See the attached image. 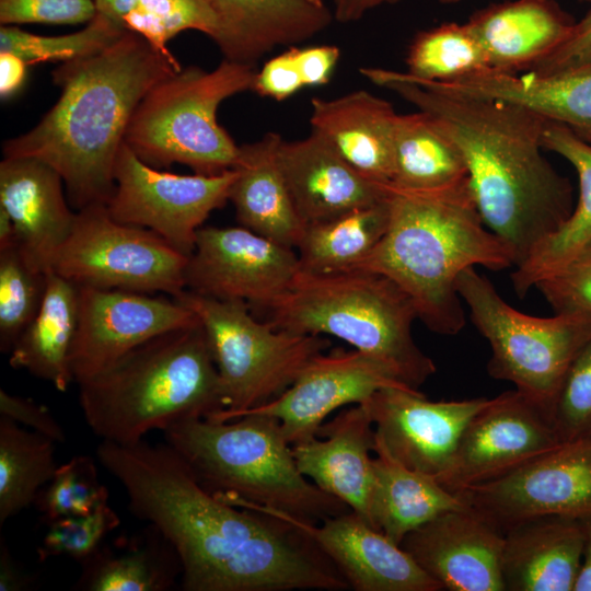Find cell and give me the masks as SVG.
Listing matches in <instances>:
<instances>
[{"label": "cell", "instance_id": "836d02e7", "mask_svg": "<svg viewBox=\"0 0 591 591\" xmlns=\"http://www.w3.org/2000/svg\"><path fill=\"white\" fill-rule=\"evenodd\" d=\"M466 179L459 148L431 116L421 111L398 115L390 184L409 190H437Z\"/></svg>", "mask_w": 591, "mask_h": 591}, {"label": "cell", "instance_id": "7402d4cb", "mask_svg": "<svg viewBox=\"0 0 591 591\" xmlns=\"http://www.w3.org/2000/svg\"><path fill=\"white\" fill-rule=\"evenodd\" d=\"M374 444L369 412L357 404L324 421L316 438L291 447L297 466L308 479L371 525Z\"/></svg>", "mask_w": 591, "mask_h": 591}, {"label": "cell", "instance_id": "8992f818", "mask_svg": "<svg viewBox=\"0 0 591 591\" xmlns=\"http://www.w3.org/2000/svg\"><path fill=\"white\" fill-rule=\"evenodd\" d=\"M256 311L277 329L341 339L389 364L413 389L436 373L413 336L418 316L412 299L381 274L299 269L281 294Z\"/></svg>", "mask_w": 591, "mask_h": 591}, {"label": "cell", "instance_id": "83f0119b", "mask_svg": "<svg viewBox=\"0 0 591 591\" xmlns=\"http://www.w3.org/2000/svg\"><path fill=\"white\" fill-rule=\"evenodd\" d=\"M220 19L217 44L224 59L255 66L279 46H293L326 30L334 14L310 0H207Z\"/></svg>", "mask_w": 591, "mask_h": 591}, {"label": "cell", "instance_id": "bcb514c9", "mask_svg": "<svg viewBox=\"0 0 591 591\" xmlns=\"http://www.w3.org/2000/svg\"><path fill=\"white\" fill-rule=\"evenodd\" d=\"M296 46L268 59L256 72L252 91L260 96L281 102L304 88Z\"/></svg>", "mask_w": 591, "mask_h": 591}, {"label": "cell", "instance_id": "4316f807", "mask_svg": "<svg viewBox=\"0 0 591 591\" xmlns=\"http://www.w3.org/2000/svg\"><path fill=\"white\" fill-rule=\"evenodd\" d=\"M482 44L491 70H529L557 49L575 21L553 0H513L488 5L466 22Z\"/></svg>", "mask_w": 591, "mask_h": 591}, {"label": "cell", "instance_id": "30bf717a", "mask_svg": "<svg viewBox=\"0 0 591 591\" xmlns=\"http://www.w3.org/2000/svg\"><path fill=\"white\" fill-rule=\"evenodd\" d=\"M456 289L472 323L491 348L488 373L548 408L571 359L591 334V315L522 313L475 267L459 276Z\"/></svg>", "mask_w": 591, "mask_h": 591}, {"label": "cell", "instance_id": "b9f144b4", "mask_svg": "<svg viewBox=\"0 0 591 591\" xmlns=\"http://www.w3.org/2000/svg\"><path fill=\"white\" fill-rule=\"evenodd\" d=\"M548 413L561 442L591 436V334L571 359Z\"/></svg>", "mask_w": 591, "mask_h": 591}, {"label": "cell", "instance_id": "603a6c76", "mask_svg": "<svg viewBox=\"0 0 591 591\" xmlns=\"http://www.w3.org/2000/svg\"><path fill=\"white\" fill-rule=\"evenodd\" d=\"M277 159L305 225L373 206L386 194V184L359 174L314 131L300 140L281 139Z\"/></svg>", "mask_w": 591, "mask_h": 591}, {"label": "cell", "instance_id": "f546056e", "mask_svg": "<svg viewBox=\"0 0 591 591\" xmlns=\"http://www.w3.org/2000/svg\"><path fill=\"white\" fill-rule=\"evenodd\" d=\"M543 147L573 166L579 178V198L560 228L541 241L511 273L512 287L520 298L591 242V143L570 128L551 121L544 130Z\"/></svg>", "mask_w": 591, "mask_h": 591}, {"label": "cell", "instance_id": "6da1fadb", "mask_svg": "<svg viewBox=\"0 0 591 591\" xmlns=\"http://www.w3.org/2000/svg\"><path fill=\"white\" fill-rule=\"evenodd\" d=\"M96 455L124 487L131 512L174 547L186 591L345 590L314 541L275 515L207 490L167 444L102 441Z\"/></svg>", "mask_w": 591, "mask_h": 591}, {"label": "cell", "instance_id": "2e32d148", "mask_svg": "<svg viewBox=\"0 0 591 591\" xmlns=\"http://www.w3.org/2000/svg\"><path fill=\"white\" fill-rule=\"evenodd\" d=\"M196 323V314L173 297L79 286L73 382L92 378L153 337Z\"/></svg>", "mask_w": 591, "mask_h": 591}, {"label": "cell", "instance_id": "484cf974", "mask_svg": "<svg viewBox=\"0 0 591 591\" xmlns=\"http://www.w3.org/2000/svg\"><path fill=\"white\" fill-rule=\"evenodd\" d=\"M586 545V521L544 515L505 530L506 591H573Z\"/></svg>", "mask_w": 591, "mask_h": 591}, {"label": "cell", "instance_id": "680465c9", "mask_svg": "<svg viewBox=\"0 0 591 591\" xmlns=\"http://www.w3.org/2000/svg\"><path fill=\"white\" fill-rule=\"evenodd\" d=\"M310 1L316 4H325L324 0H310Z\"/></svg>", "mask_w": 591, "mask_h": 591}, {"label": "cell", "instance_id": "f907efd6", "mask_svg": "<svg viewBox=\"0 0 591 591\" xmlns=\"http://www.w3.org/2000/svg\"><path fill=\"white\" fill-rule=\"evenodd\" d=\"M27 65L16 55L0 53V95L7 99L23 84Z\"/></svg>", "mask_w": 591, "mask_h": 591}, {"label": "cell", "instance_id": "ee69618b", "mask_svg": "<svg viewBox=\"0 0 591 591\" xmlns=\"http://www.w3.org/2000/svg\"><path fill=\"white\" fill-rule=\"evenodd\" d=\"M555 313L591 315V242L535 287Z\"/></svg>", "mask_w": 591, "mask_h": 591}, {"label": "cell", "instance_id": "f6af8a7d", "mask_svg": "<svg viewBox=\"0 0 591 591\" xmlns=\"http://www.w3.org/2000/svg\"><path fill=\"white\" fill-rule=\"evenodd\" d=\"M96 15L94 0H0V22L81 24Z\"/></svg>", "mask_w": 591, "mask_h": 591}, {"label": "cell", "instance_id": "6f0895ef", "mask_svg": "<svg viewBox=\"0 0 591 591\" xmlns=\"http://www.w3.org/2000/svg\"><path fill=\"white\" fill-rule=\"evenodd\" d=\"M442 4H452V3H457L462 0H439Z\"/></svg>", "mask_w": 591, "mask_h": 591}, {"label": "cell", "instance_id": "ab89813d", "mask_svg": "<svg viewBox=\"0 0 591 591\" xmlns=\"http://www.w3.org/2000/svg\"><path fill=\"white\" fill-rule=\"evenodd\" d=\"M47 273L32 267L19 247L0 251V350L13 345L37 314Z\"/></svg>", "mask_w": 591, "mask_h": 591}, {"label": "cell", "instance_id": "277c9868", "mask_svg": "<svg viewBox=\"0 0 591 591\" xmlns=\"http://www.w3.org/2000/svg\"><path fill=\"white\" fill-rule=\"evenodd\" d=\"M389 225L378 246L354 269L381 274L413 301L431 332L455 335L465 326L459 276L473 267H514L509 247L483 222L468 181L437 190L386 185Z\"/></svg>", "mask_w": 591, "mask_h": 591}, {"label": "cell", "instance_id": "91938a15", "mask_svg": "<svg viewBox=\"0 0 591 591\" xmlns=\"http://www.w3.org/2000/svg\"><path fill=\"white\" fill-rule=\"evenodd\" d=\"M586 1H589V2H591V0H586Z\"/></svg>", "mask_w": 591, "mask_h": 591}, {"label": "cell", "instance_id": "4fadbf2b", "mask_svg": "<svg viewBox=\"0 0 591 591\" xmlns=\"http://www.w3.org/2000/svg\"><path fill=\"white\" fill-rule=\"evenodd\" d=\"M503 532L537 517L591 520V436L555 449L497 479L457 494Z\"/></svg>", "mask_w": 591, "mask_h": 591}, {"label": "cell", "instance_id": "db71d44e", "mask_svg": "<svg viewBox=\"0 0 591 591\" xmlns=\"http://www.w3.org/2000/svg\"><path fill=\"white\" fill-rule=\"evenodd\" d=\"M138 0H94L96 13L105 16L117 25L124 26L125 16L131 11Z\"/></svg>", "mask_w": 591, "mask_h": 591}, {"label": "cell", "instance_id": "52a82bcc", "mask_svg": "<svg viewBox=\"0 0 591 591\" xmlns=\"http://www.w3.org/2000/svg\"><path fill=\"white\" fill-rule=\"evenodd\" d=\"M167 443L210 493L320 523L351 511L298 468L278 419L248 413L231 420L194 418L163 431Z\"/></svg>", "mask_w": 591, "mask_h": 591}, {"label": "cell", "instance_id": "d6986e66", "mask_svg": "<svg viewBox=\"0 0 591 591\" xmlns=\"http://www.w3.org/2000/svg\"><path fill=\"white\" fill-rule=\"evenodd\" d=\"M503 542L505 532L466 502L412 531L401 546L443 590L506 591Z\"/></svg>", "mask_w": 591, "mask_h": 591}, {"label": "cell", "instance_id": "1f68e13d", "mask_svg": "<svg viewBox=\"0 0 591 591\" xmlns=\"http://www.w3.org/2000/svg\"><path fill=\"white\" fill-rule=\"evenodd\" d=\"M371 525L401 545L404 537L443 512L466 502L433 477L403 465L375 440Z\"/></svg>", "mask_w": 591, "mask_h": 591}, {"label": "cell", "instance_id": "7bdbcfd3", "mask_svg": "<svg viewBox=\"0 0 591 591\" xmlns=\"http://www.w3.org/2000/svg\"><path fill=\"white\" fill-rule=\"evenodd\" d=\"M48 523L37 549L40 559L68 556L84 561L101 547L106 535L118 528L120 519L105 502L89 514L63 517Z\"/></svg>", "mask_w": 591, "mask_h": 591}, {"label": "cell", "instance_id": "4dcf8cb0", "mask_svg": "<svg viewBox=\"0 0 591 591\" xmlns=\"http://www.w3.org/2000/svg\"><path fill=\"white\" fill-rule=\"evenodd\" d=\"M79 318V286L47 273L42 305L13 345L9 363L66 392L73 382L70 352Z\"/></svg>", "mask_w": 591, "mask_h": 591}, {"label": "cell", "instance_id": "8fae6325", "mask_svg": "<svg viewBox=\"0 0 591 591\" xmlns=\"http://www.w3.org/2000/svg\"><path fill=\"white\" fill-rule=\"evenodd\" d=\"M188 257L153 231L114 219L106 205L77 211L53 269L78 286L175 297L186 289Z\"/></svg>", "mask_w": 591, "mask_h": 591}, {"label": "cell", "instance_id": "5bb4252c", "mask_svg": "<svg viewBox=\"0 0 591 591\" xmlns=\"http://www.w3.org/2000/svg\"><path fill=\"white\" fill-rule=\"evenodd\" d=\"M561 443L544 404L508 391L490 398L471 419L450 466L436 480L459 494L502 477Z\"/></svg>", "mask_w": 591, "mask_h": 591}, {"label": "cell", "instance_id": "60d3db41", "mask_svg": "<svg viewBox=\"0 0 591 591\" xmlns=\"http://www.w3.org/2000/svg\"><path fill=\"white\" fill-rule=\"evenodd\" d=\"M109 494L97 477L92 457L78 455L57 467L35 503L47 522L63 517L85 515L108 502Z\"/></svg>", "mask_w": 591, "mask_h": 591}, {"label": "cell", "instance_id": "ba28073f", "mask_svg": "<svg viewBox=\"0 0 591 591\" xmlns=\"http://www.w3.org/2000/svg\"><path fill=\"white\" fill-rule=\"evenodd\" d=\"M255 66L223 59L211 71L190 66L153 86L136 108L125 142L144 163H174L196 174L232 170L237 146L218 123L220 104L253 88Z\"/></svg>", "mask_w": 591, "mask_h": 591}, {"label": "cell", "instance_id": "3957f363", "mask_svg": "<svg viewBox=\"0 0 591 591\" xmlns=\"http://www.w3.org/2000/svg\"><path fill=\"white\" fill-rule=\"evenodd\" d=\"M181 70L173 55L127 30L106 49L53 70L61 89L58 101L34 128L7 140L3 155L34 158L51 166L76 211L106 205L136 108L153 86Z\"/></svg>", "mask_w": 591, "mask_h": 591}, {"label": "cell", "instance_id": "9c48e42d", "mask_svg": "<svg viewBox=\"0 0 591 591\" xmlns=\"http://www.w3.org/2000/svg\"><path fill=\"white\" fill-rule=\"evenodd\" d=\"M200 322L218 370L224 409L210 419L231 420L280 396L331 341L321 335L277 329L239 300H218L187 289L173 297Z\"/></svg>", "mask_w": 591, "mask_h": 591}, {"label": "cell", "instance_id": "d4e9b609", "mask_svg": "<svg viewBox=\"0 0 591 591\" xmlns=\"http://www.w3.org/2000/svg\"><path fill=\"white\" fill-rule=\"evenodd\" d=\"M406 76L437 90L522 106L570 128L591 143V66L553 73L528 71L521 76L488 70L454 82Z\"/></svg>", "mask_w": 591, "mask_h": 591}, {"label": "cell", "instance_id": "9a60e30c", "mask_svg": "<svg viewBox=\"0 0 591 591\" xmlns=\"http://www.w3.org/2000/svg\"><path fill=\"white\" fill-rule=\"evenodd\" d=\"M300 269L294 248L244 227H201L185 270L186 289L256 311L281 294Z\"/></svg>", "mask_w": 591, "mask_h": 591}, {"label": "cell", "instance_id": "f5cc1de1", "mask_svg": "<svg viewBox=\"0 0 591 591\" xmlns=\"http://www.w3.org/2000/svg\"><path fill=\"white\" fill-rule=\"evenodd\" d=\"M30 578L15 564L5 542L0 543V591H21L30 586Z\"/></svg>", "mask_w": 591, "mask_h": 591}, {"label": "cell", "instance_id": "681fc988", "mask_svg": "<svg viewBox=\"0 0 591 591\" xmlns=\"http://www.w3.org/2000/svg\"><path fill=\"white\" fill-rule=\"evenodd\" d=\"M296 54L304 88L327 84L340 58L335 45L297 47Z\"/></svg>", "mask_w": 591, "mask_h": 591}, {"label": "cell", "instance_id": "c3c4849f", "mask_svg": "<svg viewBox=\"0 0 591 591\" xmlns=\"http://www.w3.org/2000/svg\"><path fill=\"white\" fill-rule=\"evenodd\" d=\"M0 415L18 424H23L55 442L63 443L66 433L63 428L44 405L31 398L13 395L0 390Z\"/></svg>", "mask_w": 591, "mask_h": 591}, {"label": "cell", "instance_id": "d590c367", "mask_svg": "<svg viewBox=\"0 0 591 591\" xmlns=\"http://www.w3.org/2000/svg\"><path fill=\"white\" fill-rule=\"evenodd\" d=\"M55 441L0 415V524L28 507L53 478Z\"/></svg>", "mask_w": 591, "mask_h": 591}, {"label": "cell", "instance_id": "f35d334b", "mask_svg": "<svg viewBox=\"0 0 591 591\" xmlns=\"http://www.w3.org/2000/svg\"><path fill=\"white\" fill-rule=\"evenodd\" d=\"M124 26L167 56L169 40L184 31H199L216 44L222 35L220 19L207 0H138Z\"/></svg>", "mask_w": 591, "mask_h": 591}, {"label": "cell", "instance_id": "d6a6232c", "mask_svg": "<svg viewBox=\"0 0 591 591\" xmlns=\"http://www.w3.org/2000/svg\"><path fill=\"white\" fill-rule=\"evenodd\" d=\"M150 525V533L127 540L113 551L99 548L84 560L77 587L89 591H165L182 576L171 543Z\"/></svg>", "mask_w": 591, "mask_h": 591}, {"label": "cell", "instance_id": "44dd1931", "mask_svg": "<svg viewBox=\"0 0 591 591\" xmlns=\"http://www.w3.org/2000/svg\"><path fill=\"white\" fill-rule=\"evenodd\" d=\"M62 185L61 176L37 159L4 157L0 163V208L14 223L20 252L43 273L53 269L77 217Z\"/></svg>", "mask_w": 591, "mask_h": 591}, {"label": "cell", "instance_id": "9f6ffc18", "mask_svg": "<svg viewBox=\"0 0 591 591\" xmlns=\"http://www.w3.org/2000/svg\"><path fill=\"white\" fill-rule=\"evenodd\" d=\"M18 246V235L14 223L7 211L0 208V251Z\"/></svg>", "mask_w": 591, "mask_h": 591}, {"label": "cell", "instance_id": "f1b7e54d", "mask_svg": "<svg viewBox=\"0 0 591 591\" xmlns=\"http://www.w3.org/2000/svg\"><path fill=\"white\" fill-rule=\"evenodd\" d=\"M281 139L280 135L268 132L257 141L240 146L229 201L242 227L296 250L305 224L278 163Z\"/></svg>", "mask_w": 591, "mask_h": 591}, {"label": "cell", "instance_id": "ffe728a7", "mask_svg": "<svg viewBox=\"0 0 591 591\" xmlns=\"http://www.w3.org/2000/svg\"><path fill=\"white\" fill-rule=\"evenodd\" d=\"M231 503L281 518L305 532L356 591H440L413 557L354 511L308 523L271 508L232 498Z\"/></svg>", "mask_w": 591, "mask_h": 591}, {"label": "cell", "instance_id": "5b68a950", "mask_svg": "<svg viewBox=\"0 0 591 591\" xmlns=\"http://www.w3.org/2000/svg\"><path fill=\"white\" fill-rule=\"evenodd\" d=\"M78 385L90 429L104 441L123 444L224 409L199 321L151 338Z\"/></svg>", "mask_w": 591, "mask_h": 591}, {"label": "cell", "instance_id": "11a10c76", "mask_svg": "<svg viewBox=\"0 0 591 591\" xmlns=\"http://www.w3.org/2000/svg\"><path fill=\"white\" fill-rule=\"evenodd\" d=\"M573 591H591V520L586 521V545Z\"/></svg>", "mask_w": 591, "mask_h": 591}, {"label": "cell", "instance_id": "816d5d0a", "mask_svg": "<svg viewBox=\"0 0 591 591\" xmlns=\"http://www.w3.org/2000/svg\"><path fill=\"white\" fill-rule=\"evenodd\" d=\"M402 0H334V19L340 23L361 20L368 12L385 4H396Z\"/></svg>", "mask_w": 591, "mask_h": 591}, {"label": "cell", "instance_id": "7a4b0ae2", "mask_svg": "<svg viewBox=\"0 0 591 591\" xmlns=\"http://www.w3.org/2000/svg\"><path fill=\"white\" fill-rule=\"evenodd\" d=\"M360 73L431 116L456 144L477 211L509 247L514 267L568 219L572 186L542 152L549 120L515 104L437 90L402 71Z\"/></svg>", "mask_w": 591, "mask_h": 591}, {"label": "cell", "instance_id": "74e56055", "mask_svg": "<svg viewBox=\"0 0 591 591\" xmlns=\"http://www.w3.org/2000/svg\"><path fill=\"white\" fill-rule=\"evenodd\" d=\"M126 31L99 13L82 30L58 36L36 35L16 26L2 25L0 53L14 54L27 66L46 61L69 62L106 49Z\"/></svg>", "mask_w": 591, "mask_h": 591}, {"label": "cell", "instance_id": "e575fe53", "mask_svg": "<svg viewBox=\"0 0 591 591\" xmlns=\"http://www.w3.org/2000/svg\"><path fill=\"white\" fill-rule=\"evenodd\" d=\"M387 225L386 194L373 206L308 224L296 247L300 269L314 274L351 270L378 246Z\"/></svg>", "mask_w": 591, "mask_h": 591}, {"label": "cell", "instance_id": "7dc6e473", "mask_svg": "<svg viewBox=\"0 0 591 591\" xmlns=\"http://www.w3.org/2000/svg\"><path fill=\"white\" fill-rule=\"evenodd\" d=\"M584 66H591V9L575 22L570 35L557 49L528 71L553 73Z\"/></svg>", "mask_w": 591, "mask_h": 591}, {"label": "cell", "instance_id": "7c38bea8", "mask_svg": "<svg viewBox=\"0 0 591 591\" xmlns=\"http://www.w3.org/2000/svg\"><path fill=\"white\" fill-rule=\"evenodd\" d=\"M236 171L179 175L160 171L124 142L115 165V190L106 208L117 221L149 229L189 256L209 215L229 201Z\"/></svg>", "mask_w": 591, "mask_h": 591}, {"label": "cell", "instance_id": "ac0fdd59", "mask_svg": "<svg viewBox=\"0 0 591 591\" xmlns=\"http://www.w3.org/2000/svg\"><path fill=\"white\" fill-rule=\"evenodd\" d=\"M384 387L413 389L385 362L356 349H334L312 358L280 396L236 417L248 413L274 417L293 445L316 438L336 409L362 404Z\"/></svg>", "mask_w": 591, "mask_h": 591}, {"label": "cell", "instance_id": "cb8c5ba5", "mask_svg": "<svg viewBox=\"0 0 591 591\" xmlns=\"http://www.w3.org/2000/svg\"><path fill=\"white\" fill-rule=\"evenodd\" d=\"M398 115L386 100L358 90L311 100V131L320 135L352 169L382 184L392 182Z\"/></svg>", "mask_w": 591, "mask_h": 591}, {"label": "cell", "instance_id": "e0dca14e", "mask_svg": "<svg viewBox=\"0 0 591 591\" xmlns=\"http://www.w3.org/2000/svg\"><path fill=\"white\" fill-rule=\"evenodd\" d=\"M490 398L430 401L415 389L384 387L362 405L375 440L396 461L437 479L450 466L471 419Z\"/></svg>", "mask_w": 591, "mask_h": 591}, {"label": "cell", "instance_id": "8d00e7d4", "mask_svg": "<svg viewBox=\"0 0 591 591\" xmlns=\"http://www.w3.org/2000/svg\"><path fill=\"white\" fill-rule=\"evenodd\" d=\"M410 77L454 82L491 70L486 53L467 23H442L418 32L406 55Z\"/></svg>", "mask_w": 591, "mask_h": 591}]
</instances>
